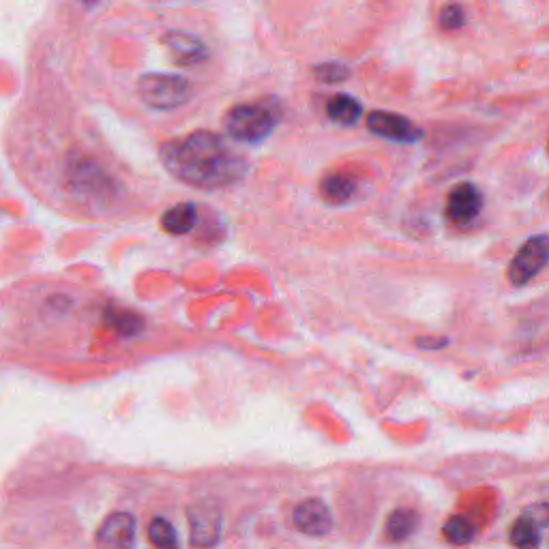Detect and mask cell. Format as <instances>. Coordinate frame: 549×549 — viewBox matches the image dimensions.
Masks as SVG:
<instances>
[{
  "mask_svg": "<svg viewBox=\"0 0 549 549\" xmlns=\"http://www.w3.org/2000/svg\"><path fill=\"white\" fill-rule=\"evenodd\" d=\"M547 524V509L543 504L541 515L528 511L522 517H517L509 530V543L515 549H539L543 543V528Z\"/></svg>",
  "mask_w": 549,
  "mask_h": 549,
  "instance_id": "9",
  "label": "cell"
},
{
  "mask_svg": "<svg viewBox=\"0 0 549 549\" xmlns=\"http://www.w3.org/2000/svg\"><path fill=\"white\" fill-rule=\"evenodd\" d=\"M292 522L296 530L307 534V537H324L333 528V515L326 502L320 498H307L296 504L292 513Z\"/></svg>",
  "mask_w": 549,
  "mask_h": 549,
  "instance_id": "7",
  "label": "cell"
},
{
  "mask_svg": "<svg viewBox=\"0 0 549 549\" xmlns=\"http://www.w3.org/2000/svg\"><path fill=\"white\" fill-rule=\"evenodd\" d=\"M547 256H549V247L543 234L528 239V243L519 249L517 256L511 260V266H509L511 284L526 286L530 279H534L545 269Z\"/></svg>",
  "mask_w": 549,
  "mask_h": 549,
  "instance_id": "5",
  "label": "cell"
},
{
  "mask_svg": "<svg viewBox=\"0 0 549 549\" xmlns=\"http://www.w3.org/2000/svg\"><path fill=\"white\" fill-rule=\"evenodd\" d=\"M367 127L378 136L395 142H414L421 138V131L406 116L393 112H372L367 118Z\"/></svg>",
  "mask_w": 549,
  "mask_h": 549,
  "instance_id": "8",
  "label": "cell"
},
{
  "mask_svg": "<svg viewBox=\"0 0 549 549\" xmlns=\"http://www.w3.org/2000/svg\"><path fill=\"white\" fill-rule=\"evenodd\" d=\"M196 221H198L196 204L183 202V204H176V206H172V209L166 211V215L161 217V226L168 234L181 236V234H187L191 228H194Z\"/></svg>",
  "mask_w": 549,
  "mask_h": 549,
  "instance_id": "13",
  "label": "cell"
},
{
  "mask_svg": "<svg viewBox=\"0 0 549 549\" xmlns=\"http://www.w3.org/2000/svg\"><path fill=\"white\" fill-rule=\"evenodd\" d=\"M483 196L472 183L457 185L447 200V215L455 224H470L481 213Z\"/></svg>",
  "mask_w": 549,
  "mask_h": 549,
  "instance_id": "10",
  "label": "cell"
},
{
  "mask_svg": "<svg viewBox=\"0 0 549 549\" xmlns=\"http://www.w3.org/2000/svg\"><path fill=\"white\" fill-rule=\"evenodd\" d=\"M442 534H444V539L453 545H468L474 539V534H477V528H474V524L468 517L453 515L447 519V522H444Z\"/></svg>",
  "mask_w": 549,
  "mask_h": 549,
  "instance_id": "16",
  "label": "cell"
},
{
  "mask_svg": "<svg viewBox=\"0 0 549 549\" xmlns=\"http://www.w3.org/2000/svg\"><path fill=\"white\" fill-rule=\"evenodd\" d=\"M354 191H356V183L348 174H331L322 181V196L331 204L348 202L354 196Z\"/></svg>",
  "mask_w": 549,
  "mask_h": 549,
  "instance_id": "15",
  "label": "cell"
},
{
  "mask_svg": "<svg viewBox=\"0 0 549 549\" xmlns=\"http://www.w3.org/2000/svg\"><path fill=\"white\" fill-rule=\"evenodd\" d=\"M277 125V116L271 108L260 103H243L236 106L226 116V129L234 140L245 144H258L271 136Z\"/></svg>",
  "mask_w": 549,
  "mask_h": 549,
  "instance_id": "2",
  "label": "cell"
},
{
  "mask_svg": "<svg viewBox=\"0 0 549 549\" xmlns=\"http://www.w3.org/2000/svg\"><path fill=\"white\" fill-rule=\"evenodd\" d=\"M138 93L148 108L172 110L183 106L189 99L191 84L181 76H172V73H148L140 78Z\"/></svg>",
  "mask_w": 549,
  "mask_h": 549,
  "instance_id": "3",
  "label": "cell"
},
{
  "mask_svg": "<svg viewBox=\"0 0 549 549\" xmlns=\"http://www.w3.org/2000/svg\"><path fill=\"white\" fill-rule=\"evenodd\" d=\"M148 541L157 549H181L178 547L176 528L168 522L166 517H155L151 526H148Z\"/></svg>",
  "mask_w": 549,
  "mask_h": 549,
  "instance_id": "17",
  "label": "cell"
},
{
  "mask_svg": "<svg viewBox=\"0 0 549 549\" xmlns=\"http://www.w3.org/2000/svg\"><path fill=\"white\" fill-rule=\"evenodd\" d=\"M440 22H442L444 28H449V31H455V28H459V26L464 24V11H462V7L449 5L447 9H442Z\"/></svg>",
  "mask_w": 549,
  "mask_h": 549,
  "instance_id": "19",
  "label": "cell"
},
{
  "mask_svg": "<svg viewBox=\"0 0 549 549\" xmlns=\"http://www.w3.org/2000/svg\"><path fill=\"white\" fill-rule=\"evenodd\" d=\"M114 324H116V329L121 331L123 335H133V333L140 331V318L138 316H131V314L116 316Z\"/></svg>",
  "mask_w": 549,
  "mask_h": 549,
  "instance_id": "20",
  "label": "cell"
},
{
  "mask_svg": "<svg viewBox=\"0 0 549 549\" xmlns=\"http://www.w3.org/2000/svg\"><path fill=\"white\" fill-rule=\"evenodd\" d=\"M97 549H133L136 545V517L125 511L110 513L95 534Z\"/></svg>",
  "mask_w": 549,
  "mask_h": 549,
  "instance_id": "6",
  "label": "cell"
},
{
  "mask_svg": "<svg viewBox=\"0 0 549 549\" xmlns=\"http://www.w3.org/2000/svg\"><path fill=\"white\" fill-rule=\"evenodd\" d=\"M419 530V513L408 507H399L389 513L387 524H384V534L393 543H404L414 532Z\"/></svg>",
  "mask_w": 549,
  "mask_h": 549,
  "instance_id": "12",
  "label": "cell"
},
{
  "mask_svg": "<svg viewBox=\"0 0 549 549\" xmlns=\"http://www.w3.org/2000/svg\"><path fill=\"white\" fill-rule=\"evenodd\" d=\"M163 43H166L170 54L178 65H198L202 61H206V56H209V48L204 46V43L189 35V33H168L163 37Z\"/></svg>",
  "mask_w": 549,
  "mask_h": 549,
  "instance_id": "11",
  "label": "cell"
},
{
  "mask_svg": "<svg viewBox=\"0 0 549 549\" xmlns=\"http://www.w3.org/2000/svg\"><path fill=\"white\" fill-rule=\"evenodd\" d=\"M316 78L324 84H337V82H344L350 78V71L346 65H339V63H326V65H318L316 67Z\"/></svg>",
  "mask_w": 549,
  "mask_h": 549,
  "instance_id": "18",
  "label": "cell"
},
{
  "mask_svg": "<svg viewBox=\"0 0 549 549\" xmlns=\"http://www.w3.org/2000/svg\"><path fill=\"white\" fill-rule=\"evenodd\" d=\"M326 114H329V118L333 123L337 125H356L361 118V103L356 101L354 97L350 95H344L339 93L335 97L329 99V106H326Z\"/></svg>",
  "mask_w": 549,
  "mask_h": 549,
  "instance_id": "14",
  "label": "cell"
},
{
  "mask_svg": "<svg viewBox=\"0 0 549 549\" xmlns=\"http://www.w3.org/2000/svg\"><path fill=\"white\" fill-rule=\"evenodd\" d=\"M189 543L196 549H211L224 532V511L215 498H200L187 507Z\"/></svg>",
  "mask_w": 549,
  "mask_h": 549,
  "instance_id": "4",
  "label": "cell"
},
{
  "mask_svg": "<svg viewBox=\"0 0 549 549\" xmlns=\"http://www.w3.org/2000/svg\"><path fill=\"white\" fill-rule=\"evenodd\" d=\"M161 161L178 181L200 189L230 185L243 172V161L211 131H194L183 140L163 144Z\"/></svg>",
  "mask_w": 549,
  "mask_h": 549,
  "instance_id": "1",
  "label": "cell"
}]
</instances>
